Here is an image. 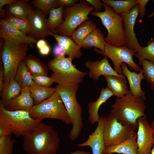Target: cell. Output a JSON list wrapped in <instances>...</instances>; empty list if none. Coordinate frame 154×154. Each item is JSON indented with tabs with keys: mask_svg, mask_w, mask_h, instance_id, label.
Here are the masks:
<instances>
[{
	"mask_svg": "<svg viewBox=\"0 0 154 154\" xmlns=\"http://www.w3.org/2000/svg\"><path fill=\"white\" fill-rule=\"evenodd\" d=\"M60 142L53 126L43 123L23 137V147L27 154H56Z\"/></svg>",
	"mask_w": 154,
	"mask_h": 154,
	"instance_id": "obj_1",
	"label": "cell"
},
{
	"mask_svg": "<svg viewBox=\"0 0 154 154\" xmlns=\"http://www.w3.org/2000/svg\"><path fill=\"white\" fill-rule=\"evenodd\" d=\"M144 101L133 96L129 92L121 98H116L115 102L111 106V112L123 125H132L137 129L138 119L146 117Z\"/></svg>",
	"mask_w": 154,
	"mask_h": 154,
	"instance_id": "obj_2",
	"label": "cell"
},
{
	"mask_svg": "<svg viewBox=\"0 0 154 154\" xmlns=\"http://www.w3.org/2000/svg\"><path fill=\"white\" fill-rule=\"evenodd\" d=\"M55 88L62 99L72 122V127L68 137L71 140L75 141L80 135L84 127L82 108L77 102L76 96L79 84L68 86L58 84Z\"/></svg>",
	"mask_w": 154,
	"mask_h": 154,
	"instance_id": "obj_3",
	"label": "cell"
},
{
	"mask_svg": "<svg viewBox=\"0 0 154 154\" xmlns=\"http://www.w3.org/2000/svg\"><path fill=\"white\" fill-rule=\"evenodd\" d=\"M73 59L65 56L55 57L48 62V67L53 72L54 82L61 86L79 84L83 82L87 73L81 71L73 64Z\"/></svg>",
	"mask_w": 154,
	"mask_h": 154,
	"instance_id": "obj_4",
	"label": "cell"
},
{
	"mask_svg": "<svg viewBox=\"0 0 154 154\" xmlns=\"http://www.w3.org/2000/svg\"><path fill=\"white\" fill-rule=\"evenodd\" d=\"M103 3L105 9L104 11H95L90 14L99 18L107 29L108 35L105 38V41L117 47L126 45L127 40L124 34L122 15L116 14L110 7Z\"/></svg>",
	"mask_w": 154,
	"mask_h": 154,
	"instance_id": "obj_5",
	"label": "cell"
},
{
	"mask_svg": "<svg viewBox=\"0 0 154 154\" xmlns=\"http://www.w3.org/2000/svg\"><path fill=\"white\" fill-rule=\"evenodd\" d=\"M28 45L26 44H17L5 40L0 52L4 70L3 90L10 81L14 79L20 63L26 57Z\"/></svg>",
	"mask_w": 154,
	"mask_h": 154,
	"instance_id": "obj_6",
	"label": "cell"
},
{
	"mask_svg": "<svg viewBox=\"0 0 154 154\" xmlns=\"http://www.w3.org/2000/svg\"><path fill=\"white\" fill-rule=\"evenodd\" d=\"M0 121L7 125L17 137H23L31 130L43 123L42 120L31 117L29 111H9L1 103Z\"/></svg>",
	"mask_w": 154,
	"mask_h": 154,
	"instance_id": "obj_7",
	"label": "cell"
},
{
	"mask_svg": "<svg viewBox=\"0 0 154 154\" xmlns=\"http://www.w3.org/2000/svg\"><path fill=\"white\" fill-rule=\"evenodd\" d=\"M29 112L31 117L36 119H57L66 124H72L67 110L56 91L41 103L34 105Z\"/></svg>",
	"mask_w": 154,
	"mask_h": 154,
	"instance_id": "obj_8",
	"label": "cell"
},
{
	"mask_svg": "<svg viewBox=\"0 0 154 154\" xmlns=\"http://www.w3.org/2000/svg\"><path fill=\"white\" fill-rule=\"evenodd\" d=\"M72 7H64V21L57 29L56 33L71 37L76 29L85 21L89 19L88 15L94 8L86 0H80Z\"/></svg>",
	"mask_w": 154,
	"mask_h": 154,
	"instance_id": "obj_9",
	"label": "cell"
},
{
	"mask_svg": "<svg viewBox=\"0 0 154 154\" xmlns=\"http://www.w3.org/2000/svg\"><path fill=\"white\" fill-rule=\"evenodd\" d=\"M132 125H123L110 113L104 117L103 133L106 147L117 145L137 134Z\"/></svg>",
	"mask_w": 154,
	"mask_h": 154,
	"instance_id": "obj_10",
	"label": "cell"
},
{
	"mask_svg": "<svg viewBox=\"0 0 154 154\" xmlns=\"http://www.w3.org/2000/svg\"><path fill=\"white\" fill-rule=\"evenodd\" d=\"M94 50L97 54H102L111 59L114 64V70L120 75L123 74L121 65L123 63L128 64L131 70L139 72L142 70L133 59V56L137 52V51L129 48L126 45L117 47L106 42L104 51L96 48H94Z\"/></svg>",
	"mask_w": 154,
	"mask_h": 154,
	"instance_id": "obj_11",
	"label": "cell"
},
{
	"mask_svg": "<svg viewBox=\"0 0 154 154\" xmlns=\"http://www.w3.org/2000/svg\"><path fill=\"white\" fill-rule=\"evenodd\" d=\"M137 122L138 154H150L154 146V130L149 123L146 117H139Z\"/></svg>",
	"mask_w": 154,
	"mask_h": 154,
	"instance_id": "obj_12",
	"label": "cell"
},
{
	"mask_svg": "<svg viewBox=\"0 0 154 154\" xmlns=\"http://www.w3.org/2000/svg\"><path fill=\"white\" fill-rule=\"evenodd\" d=\"M139 10L138 3L122 15L124 34L127 40L126 46L129 49L135 50L137 52H140L143 47L138 42L134 29L136 20L139 14Z\"/></svg>",
	"mask_w": 154,
	"mask_h": 154,
	"instance_id": "obj_13",
	"label": "cell"
},
{
	"mask_svg": "<svg viewBox=\"0 0 154 154\" xmlns=\"http://www.w3.org/2000/svg\"><path fill=\"white\" fill-rule=\"evenodd\" d=\"M0 37L5 40L16 44H26L31 46L36 44L37 41L34 37L28 35L23 32L12 26L3 19L0 21Z\"/></svg>",
	"mask_w": 154,
	"mask_h": 154,
	"instance_id": "obj_14",
	"label": "cell"
},
{
	"mask_svg": "<svg viewBox=\"0 0 154 154\" xmlns=\"http://www.w3.org/2000/svg\"><path fill=\"white\" fill-rule=\"evenodd\" d=\"M104 119V117L101 115L97 122L96 129L89 136L88 139L83 143L76 144V146L90 147L92 154H104L106 146L103 133Z\"/></svg>",
	"mask_w": 154,
	"mask_h": 154,
	"instance_id": "obj_15",
	"label": "cell"
},
{
	"mask_svg": "<svg viewBox=\"0 0 154 154\" xmlns=\"http://www.w3.org/2000/svg\"><path fill=\"white\" fill-rule=\"evenodd\" d=\"M99 59L95 62L88 60L85 62V66L89 70L88 74L90 78L97 81L100 76L102 75L125 77L124 74L120 75L115 71L110 64L107 57L105 56L100 60Z\"/></svg>",
	"mask_w": 154,
	"mask_h": 154,
	"instance_id": "obj_16",
	"label": "cell"
},
{
	"mask_svg": "<svg viewBox=\"0 0 154 154\" xmlns=\"http://www.w3.org/2000/svg\"><path fill=\"white\" fill-rule=\"evenodd\" d=\"M28 21L32 27L31 36L36 39L45 38L48 35L46 15L38 9H33L28 14Z\"/></svg>",
	"mask_w": 154,
	"mask_h": 154,
	"instance_id": "obj_17",
	"label": "cell"
},
{
	"mask_svg": "<svg viewBox=\"0 0 154 154\" xmlns=\"http://www.w3.org/2000/svg\"><path fill=\"white\" fill-rule=\"evenodd\" d=\"M121 67L122 74L127 77L128 81L130 92L133 96L145 100L146 99L145 93L141 86L142 80L145 79L142 69L137 74L129 70L126 63H122Z\"/></svg>",
	"mask_w": 154,
	"mask_h": 154,
	"instance_id": "obj_18",
	"label": "cell"
},
{
	"mask_svg": "<svg viewBox=\"0 0 154 154\" xmlns=\"http://www.w3.org/2000/svg\"><path fill=\"white\" fill-rule=\"evenodd\" d=\"M34 105V100L31 95L29 87H27L22 88L19 95L10 101L4 108L10 111L18 110L29 111Z\"/></svg>",
	"mask_w": 154,
	"mask_h": 154,
	"instance_id": "obj_19",
	"label": "cell"
},
{
	"mask_svg": "<svg viewBox=\"0 0 154 154\" xmlns=\"http://www.w3.org/2000/svg\"><path fill=\"white\" fill-rule=\"evenodd\" d=\"M49 35L53 36L66 54L73 60L78 58L82 55L81 47L74 41L71 37L59 35L48 31Z\"/></svg>",
	"mask_w": 154,
	"mask_h": 154,
	"instance_id": "obj_20",
	"label": "cell"
},
{
	"mask_svg": "<svg viewBox=\"0 0 154 154\" xmlns=\"http://www.w3.org/2000/svg\"><path fill=\"white\" fill-rule=\"evenodd\" d=\"M113 96L114 95L112 92L108 87L102 88L98 99L88 104V119L91 124H93L98 122L100 116L98 114L100 107Z\"/></svg>",
	"mask_w": 154,
	"mask_h": 154,
	"instance_id": "obj_21",
	"label": "cell"
},
{
	"mask_svg": "<svg viewBox=\"0 0 154 154\" xmlns=\"http://www.w3.org/2000/svg\"><path fill=\"white\" fill-rule=\"evenodd\" d=\"M137 136L136 134L120 144L106 147L104 154H138Z\"/></svg>",
	"mask_w": 154,
	"mask_h": 154,
	"instance_id": "obj_22",
	"label": "cell"
},
{
	"mask_svg": "<svg viewBox=\"0 0 154 154\" xmlns=\"http://www.w3.org/2000/svg\"><path fill=\"white\" fill-rule=\"evenodd\" d=\"M28 0H15L11 4L8 5L5 9L7 15L28 21V16L33 9L28 3Z\"/></svg>",
	"mask_w": 154,
	"mask_h": 154,
	"instance_id": "obj_23",
	"label": "cell"
},
{
	"mask_svg": "<svg viewBox=\"0 0 154 154\" xmlns=\"http://www.w3.org/2000/svg\"><path fill=\"white\" fill-rule=\"evenodd\" d=\"M107 83V87L116 98H121L129 93L125 77L116 76H104Z\"/></svg>",
	"mask_w": 154,
	"mask_h": 154,
	"instance_id": "obj_24",
	"label": "cell"
},
{
	"mask_svg": "<svg viewBox=\"0 0 154 154\" xmlns=\"http://www.w3.org/2000/svg\"><path fill=\"white\" fill-rule=\"evenodd\" d=\"M106 42L105 38L100 28H96L89 34L83 40L82 47L89 49L94 47L103 51Z\"/></svg>",
	"mask_w": 154,
	"mask_h": 154,
	"instance_id": "obj_25",
	"label": "cell"
},
{
	"mask_svg": "<svg viewBox=\"0 0 154 154\" xmlns=\"http://www.w3.org/2000/svg\"><path fill=\"white\" fill-rule=\"evenodd\" d=\"M97 28V26L92 20L87 19L81 24L73 33L71 38L75 42L81 47L82 42L85 38L93 30Z\"/></svg>",
	"mask_w": 154,
	"mask_h": 154,
	"instance_id": "obj_26",
	"label": "cell"
},
{
	"mask_svg": "<svg viewBox=\"0 0 154 154\" xmlns=\"http://www.w3.org/2000/svg\"><path fill=\"white\" fill-rule=\"evenodd\" d=\"M31 95L33 99L34 105L41 103L55 93L54 88L46 87L34 83L29 87Z\"/></svg>",
	"mask_w": 154,
	"mask_h": 154,
	"instance_id": "obj_27",
	"label": "cell"
},
{
	"mask_svg": "<svg viewBox=\"0 0 154 154\" xmlns=\"http://www.w3.org/2000/svg\"><path fill=\"white\" fill-rule=\"evenodd\" d=\"M24 61L31 75H47V66L42 61L32 54L26 56Z\"/></svg>",
	"mask_w": 154,
	"mask_h": 154,
	"instance_id": "obj_28",
	"label": "cell"
},
{
	"mask_svg": "<svg viewBox=\"0 0 154 154\" xmlns=\"http://www.w3.org/2000/svg\"><path fill=\"white\" fill-rule=\"evenodd\" d=\"M64 7L63 6H60L57 8H53L49 11V15L46 23L48 31L56 33L57 29L64 22L63 17Z\"/></svg>",
	"mask_w": 154,
	"mask_h": 154,
	"instance_id": "obj_29",
	"label": "cell"
},
{
	"mask_svg": "<svg viewBox=\"0 0 154 154\" xmlns=\"http://www.w3.org/2000/svg\"><path fill=\"white\" fill-rule=\"evenodd\" d=\"M103 3L110 7L117 14L122 15L137 4V0H102Z\"/></svg>",
	"mask_w": 154,
	"mask_h": 154,
	"instance_id": "obj_30",
	"label": "cell"
},
{
	"mask_svg": "<svg viewBox=\"0 0 154 154\" xmlns=\"http://www.w3.org/2000/svg\"><path fill=\"white\" fill-rule=\"evenodd\" d=\"M22 88L15 80H12L1 92L0 103L5 107L9 102L18 96Z\"/></svg>",
	"mask_w": 154,
	"mask_h": 154,
	"instance_id": "obj_31",
	"label": "cell"
},
{
	"mask_svg": "<svg viewBox=\"0 0 154 154\" xmlns=\"http://www.w3.org/2000/svg\"><path fill=\"white\" fill-rule=\"evenodd\" d=\"M15 80L21 88L30 87L34 82L24 61L20 62L15 77Z\"/></svg>",
	"mask_w": 154,
	"mask_h": 154,
	"instance_id": "obj_32",
	"label": "cell"
},
{
	"mask_svg": "<svg viewBox=\"0 0 154 154\" xmlns=\"http://www.w3.org/2000/svg\"><path fill=\"white\" fill-rule=\"evenodd\" d=\"M3 19L13 27L23 32L27 35L31 36L32 27L28 21L18 18L7 14L6 15Z\"/></svg>",
	"mask_w": 154,
	"mask_h": 154,
	"instance_id": "obj_33",
	"label": "cell"
},
{
	"mask_svg": "<svg viewBox=\"0 0 154 154\" xmlns=\"http://www.w3.org/2000/svg\"><path fill=\"white\" fill-rule=\"evenodd\" d=\"M140 64L144 60H147L154 63V39H152L147 42V45L143 47L141 50L135 55Z\"/></svg>",
	"mask_w": 154,
	"mask_h": 154,
	"instance_id": "obj_34",
	"label": "cell"
},
{
	"mask_svg": "<svg viewBox=\"0 0 154 154\" xmlns=\"http://www.w3.org/2000/svg\"><path fill=\"white\" fill-rule=\"evenodd\" d=\"M140 65L143 67L145 79L149 83L151 89L154 92V63L145 59Z\"/></svg>",
	"mask_w": 154,
	"mask_h": 154,
	"instance_id": "obj_35",
	"label": "cell"
},
{
	"mask_svg": "<svg viewBox=\"0 0 154 154\" xmlns=\"http://www.w3.org/2000/svg\"><path fill=\"white\" fill-rule=\"evenodd\" d=\"M31 2L34 7L46 15L51 9L59 7L58 0H33Z\"/></svg>",
	"mask_w": 154,
	"mask_h": 154,
	"instance_id": "obj_36",
	"label": "cell"
},
{
	"mask_svg": "<svg viewBox=\"0 0 154 154\" xmlns=\"http://www.w3.org/2000/svg\"><path fill=\"white\" fill-rule=\"evenodd\" d=\"M11 135L0 137V154H13L15 139Z\"/></svg>",
	"mask_w": 154,
	"mask_h": 154,
	"instance_id": "obj_37",
	"label": "cell"
},
{
	"mask_svg": "<svg viewBox=\"0 0 154 154\" xmlns=\"http://www.w3.org/2000/svg\"><path fill=\"white\" fill-rule=\"evenodd\" d=\"M31 77L35 83L43 87H50L52 83L54 82L53 78L47 75H31Z\"/></svg>",
	"mask_w": 154,
	"mask_h": 154,
	"instance_id": "obj_38",
	"label": "cell"
},
{
	"mask_svg": "<svg viewBox=\"0 0 154 154\" xmlns=\"http://www.w3.org/2000/svg\"><path fill=\"white\" fill-rule=\"evenodd\" d=\"M12 132L9 128L5 123L0 121V137L11 135Z\"/></svg>",
	"mask_w": 154,
	"mask_h": 154,
	"instance_id": "obj_39",
	"label": "cell"
},
{
	"mask_svg": "<svg viewBox=\"0 0 154 154\" xmlns=\"http://www.w3.org/2000/svg\"><path fill=\"white\" fill-rule=\"evenodd\" d=\"M149 1L148 0H137L139 6V14L141 18H143L145 15V6Z\"/></svg>",
	"mask_w": 154,
	"mask_h": 154,
	"instance_id": "obj_40",
	"label": "cell"
},
{
	"mask_svg": "<svg viewBox=\"0 0 154 154\" xmlns=\"http://www.w3.org/2000/svg\"><path fill=\"white\" fill-rule=\"evenodd\" d=\"M87 1L92 7L95 11H101L104 5L100 0H86Z\"/></svg>",
	"mask_w": 154,
	"mask_h": 154,
	"instance_id": "obj_41",
	"label": "cell"
},
{
	"mask_svg": "<svg viewBox=\"0 0 154 154\" xmlns=\"http://www.w3.org/2000/svg\"><path fill=\"white\" fill-rule=\"evenodd\" d=\"M77 0H58L59 6L72 7L78 1Z\"/></svg>",
	"mask_w": 154,
	"mask_h": 154,
	"instance_id": "obj_42",
	"label": "cell"
},
{
	"mask_svg": "<svg viewBox=\"0 0 154 154\" xmlns=\"http://www.w3.org/2000/svg\"><path fill=\"white\" fill-rule=\"evenodd\" d=\"M15 0H0V14L1 16H5V9H2L3 7L5 5L11 4Z\"/></svg>",
	"mask_w": 154,
	"mask_h": 154,
	"instance_id": "obj_43",
	"label": "cell"
},
{
	"mask_svg": "<svg viewBox=\"0 0 154 154\" xmlns=\"http://www.w3.org/2000/svg\"><path fill=\"white\" fill-rule=\"evenodd\" d=\"M53 54L55 57L65 56L66 54L62 48L58 44L56 45L53 49Z\"/></svg>",
	"mask_w": 154,
	"mask_h": 154,
	"instance_id": "obj_44",
	"label": "cell"
},
{
	"mask_svg": "<svg viewBox=\"0 0 154 154\" xmlns=\"http://www.w3.org/2000/svg\"><path fill=\"white\" fill-rule=\"evenodd\" d=\"M4 70L3 64L1 60L0 61V91L1 92L4 87L3 79Z\"/></svg>",
	"mask_w": 154,
	"mask_h": 154,
	"instance_id": "obj_45",
	"label": "cell"
},
{
	"mask_svg": "<svg viewBox=\"0 0 154 154\" xmlns=\"http://www.w3.org/2000/svg\"><path fill=\"white\" fill-rule=\"evenodd\" d=\"M40 54L43 55H48L50 50V46L47 44L42 48L39 49Z\"/></svg>",
	"mask_w": 154,
	"mask_h": 154,
	"instance_id": "obj_46",
	"label": "cell"
},
{
	"mask_svg": "<svg viewBox=\"0 0 154 154\" xmlns=\"http://www.w3.org/2000/svg\"><path fill=\"white\" fill-rule=\"evenodd\" d=\"M37 48L39 49L47 44L46 41L43 39H40L36 43Z\"/></svg>",
	"mask_w": 154,
	"mask_h": 154,
	"instance_id": "obj_47",
	"label": "cell"
},
{
	"mask_svg": "<svg viewBox=\"0 0 154 154\" xmlns=\"http://www.w3.org/2000/svg\"><path fill=\"white\" fill-rule=\"evenodd\" d=\"M69 154H91L88 151L78 150L70 152Z\"/></svg>",
	"mask_w": 154,
	"mask_h": 154,
	"instance_id": "obj_48",
	"label": "cell"
},
{
	"mask_svg": "<svg viewBox=\"0 0 154 154\" xmlns=\"http://www.w3.org/2000/svg\"><path fill=\"white\" fill-rule=\"evenodd\" d=\"M154 3V0L152 1ZM154 15V11L151 14H150L148 16V17L149 18H151Z\"/></svg>",
	"mask_w": 154,
	"mask_h": 154,
	"instance_id": "obj_49",
	"label": "cell"
},
{
	"mask_svg": "<svg viewBox=\"0 0 154 154\" xmlns=\"http://www.w3.org/2000/svg\"><path fill=\"white\" fill-rule=\"evenodd\" d=\"M151 125L154 130V117L151 123Z\"/></svg>",
	"mask_w": 154,
	"mask_h": 154,
	"instance_id": "obj_50",
	"label": "cell"
},
{
	"mask_svg": "<svg viewBox=\"0 0 154 154\" xmlns=\"http://www.w3.org/2000/svg\"><path fill=\"white\" fill-rule=\"evenodd\" d=\"M150 154H154V146L151 150V152Z\"/></svg>",
	"mask_w": 154,
	"mask_h": 154,
	"instance_id": "obj_51",
	"label": "cell"
}]
</instances>
